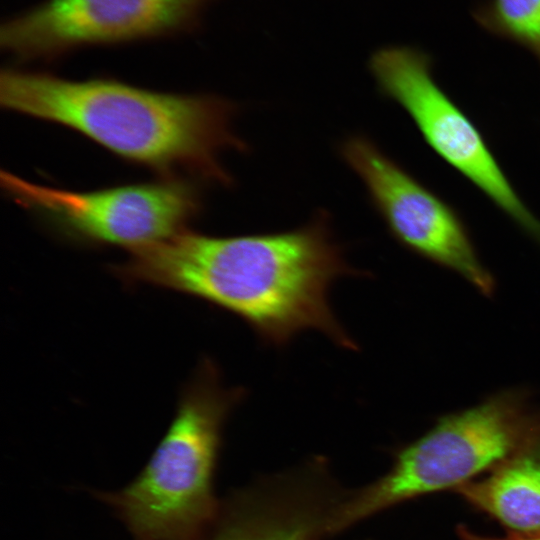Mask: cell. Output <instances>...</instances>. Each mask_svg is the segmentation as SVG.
I'll return each mask as SVG.
<instances>
[{"label": "cell", "mask_w": 540, "mask_h": 540, "mask_svg": "<svg viewBox=\"0 0 540 540\" xmlns=\"http://www.w3.org/2000/svg\"><path fill=\"white\" fill-rule=\"evenodd\" d=\"M456 492L475 510L509 530L540 533V424L508 458Z\"/></svg>", "instance_id": "obj_10"}, {"label": "cell", "mask_w": 540, "mask_h": 540, "mask_svg": "<svg viewBox=\"0 0 540 540\" xmlns=\"http://www.w3.org/2000/svg\"><path fill=\"white\" fill-rule=\"evenodd\" d=\"M244 394L204 359L143 469L119 489L92 491L133 540H195L209 526L220 503L214 478L225 424Z\"/></svg>", "instance_id": "obj_3"}, {"label": "cell", "mask_w": 540, "mask_h": 540, "mask_svg": "<svg viewBox=\"0 0 540 540\" xmlns=\"http://www.w3.org/2000/svg\"><path fill=\"white\" fill-rule=\"evenodd\" d=\"M1 185L14 202L79 243L135 251L186 230L200 212V195L178 179L74 191L30 182L8 171Z\"/></svg>", "instance_id": "obj_5"}, {"label": "cell", "mask_w": 540, "mask_h": 540, "mask_svg": "<svg viewBox=\"0 0 540 540\" xmlns=\"http://www.w3.org/2000/svg\"><path fill=\"white\" fill-rule=\"evenodd\" d=\"M346 490L328 461L313 457L227 494L195 540H328Z\"/></svg>", "instance_id": "obj_9"}, {"label": "cell", "mask_w": 540, "mask_h": 540, "mask_svg": "<svg viewBox=\"0 0 540 540\" xmlns=\"http://www.w3.org/2000/svg\"><path fill=\"white\" fill-rule=\"evenodd\" d=\"M474 16L490 33L519 44L540 58V0H486Z\"/></svg>", "instance_id": "obj_11"}, {"label": "cell", "mask_w": 540, "mask_h": 540, "mask_svg": "<svg viewBox=\"0 0 540 540\" xmlns=\"http://www.w3.org/2000/svg\"><path fill=\"white\" fill-rule=\"evenodd\" d=\"M369 67L380 90L406 110L430 147L540 240V221L521 201L473 123L435 82L430 57L416 48L389 46L371 56Z\"/></svg>", "instance_id": "obj_6"}, {"label": "cell", "mask_w": 540, "mask_h": 540, "mask_svg": "<svg viewBox=\"0 0 540 540\" xmlns=\"http://www.w3.org/2000/svg\"><path fill=\"white\" fill-rule=\"evenodd\" d=\"M457 535L459 540H540V533L533 535L508 534L504 537L483 536L472 532L464 525L457 527Z\"/></svg>", "instance_id": "obj_12"}, {"label": "cell", "mask_w": 540, "mask_h": 540, "mask_svg": "<svg viewBox=\"0 0 540 540\" xmlns=\"http://www.w3.org/2000/svg\"><path fill=\"white\" fill-rule=\"evenodd\" d=\"M539 424L524 399L512 392L444 416L396 450L384 475L347 489L334 516L333 535L406 501L456 491L508 458Z\"/></svg>", "instance_id": "obj_4"}, {"label": "cell", "mask_w": 540, "mask_h": 540, "mask_svg": "<svg viewBox=\"0 0 540 540\" xmlns=\"http://www.w3.org/2000/svg\"><path fill=\"white\" fill-rule=\"evenodd\" d=\"M3 108L73 129L127 161L166 175L184 171L229 184L219 156L244 151L238 107L212 95L157 92L110 79L68 80L3 70Z\"/></svg>", "instance_id": "obj_2"}, {"label": "cell", "mask_w": 540, "mask_h": 540, "mask_svg": "<svg viewBox=\"0 0 540 540\" xmlns=\"http://www.w3.org/2000/svg\"><path fill=\"white\" fill-rule=\"evenodd\" d=\"M114 271L127 283L166 288L225 310L270 345L316 330L341 347L357 348L329 294L336 280L359 272L347 263L323 214L279 233L219 237L184 230L132 251Z\"/></svg>", "instance_id": "obj_1"}, {"label": "cell", "mask_w": 540, "mask_h": 540, "mask_svg": "<svg viewBox=\"0 0 540 540\" xmlns=\"http://www.w3.org/2000/svg\"><path fill=\"white\" fill-rule=\"evenodd\" d=\"M340 151L400 244L456 272L481 293L493 292L491 274L480 261L463 222L449 205L366 137H350Z\"/></svg>", "instance_id": "obj_8"}, {"label": "cell", "mask_w": 540, "mask_h": 540, "mask_svg": "<svg viewBox=\"0 0 540 540\" xmlns=\"http://www.w3.org/2000/svg\"><path fill=\"white\" fill-rule=\"evenodd\" d=\"M213 0H45L1 26L0 44L23 60L76 48L173 35L190 29Z\"/></svg>", "instance_id": "obj_7"}]
</instances>
